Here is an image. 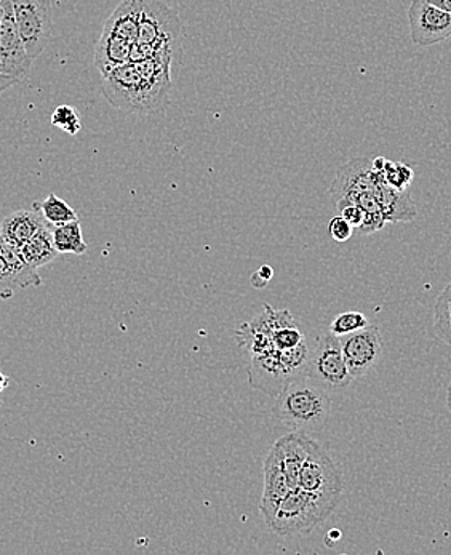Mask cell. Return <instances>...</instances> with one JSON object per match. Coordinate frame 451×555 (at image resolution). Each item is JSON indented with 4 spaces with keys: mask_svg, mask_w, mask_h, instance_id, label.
I'll return each instance as SVG.
<instances>
[{
    "mask_svg": "<svg viewBox=\"0 0 451 555\" xmlns=\"http://www.w3.org/2000/svg\"><path fill=\"white\" fill-rule=\"evenodd\" d=\"M10 385L9 376L3 375V373H0V392L3 391V389L7 388V386Z\"/></svg>",
    "mask_w": 451,
    "mask_h": 555,
    "instance_id": "obj_36",
    "label": "cell"
},
{
    "mask_svg": "<svg viewBox=\"0 0 451 555\" xmlns=\"http://www.w3.org/2000/svg\"><path fill=\"white\" fill-rule=\"evenodd\" d=\"M328 232L332 235L333 241L346 242L355 234V228L339 215V217L333 218L328 223Z\"/></svg>",
    "mask_w": 451,
    "mask_h": 555,
    "instance_id": "obj_31",
    "label": "cell"
},
{
    "mask_svg": "<svg viewBox=\"0 0 451 555\" xmlns=\"http://www.w3.org/2000/svg\"><path fill=\"white\" fill-rule=\"evenodd\" d=\"M12 3L16 28L25 43L29 59L42 55L53 33L52 2L50 0H9Z\"/></svg>",
    "mask_w": 451,
    "mask_h": 555,
    "instance_id": "obj_5",
    "label": "cell"
},
{
    "mask_svg": "<svg viewBox=\"0 0 451 555\" xmlns=\"http://www.w3.org/2000/svg\"><path fill=\"white\" fill-rule=\"evenodd\" d=\"M143 7L144 0H123L117 9L111 13L103 29L117 34L127 42H137Z\"/></svg>",
    "mask_w": 451,
    "mask_h": 555,
    "instance_id": "obj_19",
    "label": "cell"
},
{
    "mask_svg": "<svg viewBox=\"0 0 451 555\" xmlns=\"http://www.w3.org/2000/svg\"><path fill=\"white\" fill-rule=\"evenodd\" d=\"M131 43L117 34L103 29L95 47V66L101 76L131 63Z\"/></svg>",
    "mask_w": 451,
    "mask_h": 555,
    "instance_id": "obj_18",
    "label": "cell"
},
{
    "mask_svg": "<svg viewBox=\"0 0 451 555\" xmlns=\"http://www.w3.org/2000/svg\"><path fill=\"white\" fill-rule=\"evenodd\" d=\"M282 366L287 373L288 379L305 378L308 376L309 359H311V348L305 343L296 346V348L287 349V351H279Z\"/></svg>",
    "mask_w": 451,
    "mask_h": 555,
    "instance_id": "obj_23",
    "label": "cell"
},
{
    "mask_svg": "<svg viewBox=\"0 0 451 555\" xmlns=\"http://www.w3.org/2000/svg\"><path fill=\"white\" fill-rule=\"evenodd\" d=\"M373 186H375V197L378 202L379 210L385 217L386 223H409L416 218V205L410 196V191H399L389 186L383 178L382 171L373 168Z\"/></svg>",
    "mask_w": 451,
    "mask_h": 555,
    "instance_id": "obj_14",
    "label": "cell"
},
{
    "mask_svg": "<svg viewBox=\"0 0 451 555\" xmlns=\"http://www.w3.org/2000/svg\"><path fill=\"white\" fill-rule=\"evenodd\" d=\"M23 258L34 269L43 268L59 257L55 245H53L52 227H43L37 232L31 241L26 242L22 248Z\"/></svg>",
    "mask_w": 451,
    "mask_h": 555,
    "instance_id": "obj_20",
    "label": "cell"
},
{
    "mask_svg": "<svg viewBox=\"0 0 451 555\" xmlns=\"http://www.w3.org/2000/svg\"><path fill=\"white\" fill-rule=\"evenodd\" d=\"M305 341V333L299 330L298 325L279 328L272 335V343H274V349H278V351H287V349L296 348Z\"/></svg>",
    "mask_w": 451,
    "mask_h": 555,
    "instance_id": "obj_28",
    "label": "cell"
},
{
    "mask_svg": "<svg viewBox=\"0 0 451 555\" xmlns=\"http://www.w3.org/2000/svg\"><path fill=\"white\" fill-rule=\"evenodd\" d=\"M0 2H2V0H0Z\"/></svg>",
    "mask_w": 451,
    "mask_h": 555,
    "instance_id": "obj_40",
    "label": "cell"
},
{
    "mask_svg": "<svg viewBox=\"0 0 451 555\" xmlns=\"http://www.w3.org/2000/svg\"><path fill=\"white\" fill-rule=\"evenodd\" d=\"M339 538H342V533H339V531L335 528V530H332L328 534H326L325 540H339Z\"/></svg>",
    "mask_w": 451,
    "mask_h": 555,
    "instance_id": "obj_37",
    "label": "cell"
},
{
    "mask_svg": "<svg viewBox=\"0 0 451 555\" xmlns=\"http://www.w3.org/2000/svg\"><path fill=\"white\" fill-rule=\"evenodd\" d=\"M175 52L162 53L146 62L134 63L143 87L144 116L160 113L171 92V63Z\"/></svg>",
    "mask_w": 451,
    "mask_h": 555,
    "instance_id": "obj_10",
    "label": "cell"
},
{
    "mask_svg": "<svg viewBox=\"0 0 451 555\" xmlns=\"http://www.w3.org/2000/svg\"><path fill=\"white\" fill-rule=\"evenodd\" d=\"M18 288H26L25 282L0 258V296L10 298Z\"/></svg>",
    "mask_w": 451,
    "mask_h": 555,
    "instance_id": "obj_29",
    "label": "cell"
},
{
    "mask_svg": "<svg viewBox=\"0 0 451 555\" xmlns=\"http://www.w3.org/2000/svg\"><path fill=\"white\" fill-rule=\"evenodd\" d=\"M335 506L311 496L301 489H293L279 506L269 528L281 537L308 534L332 516Z\"/></svg>",
    "mask_w": 451,
    "mask_h": 555,
    "instance_id": "obj_3",
    "label": "cell"
},
{
    "mask_svg": "<svg viewBox=\"0 0 451 555\" xmlns=\"http://www.w3.org/2000/svg\"><path fill=\"white\" fill-rule=\"evenodd\" d=\"M34 210L42 215L43 220L49 227H60V224L70 223V221L79 220L76 210L67 205L62 197L56 194H49V197L42 202H34Z\"/></svg>",
    "mask_w": 451,
    "mask_h": 555,
    "instance_id": "obj_22",
    "label": "cell"
},
{
    "mask_svg": "<svg viewBox=\"0 0 451 555\" xmlns=\"http://www.w3.org/2000/svg\"><path fill=\"white\" fill-rule=\"evenodd\" d=\"M180 34V18L173 9L162 0H144L137 42L150 43L157 49H175Z\"/></svg>",
    "mask_w": 451,
    "mask_h": 555,
    "instance_id": "obj_8",
    "label": "cell"
},
{
    "mask_svg": "<svg viewBox=\"0 0 451 555\" xmlns=\"http://www.w3.org/2000/svg\"><path fill=\"white\" fill-rule=\"evenodd\" d=\"M308 376L330 391H343L351 385L352 376L346 366L342 343L332 332L319 336L311 349Z\"/></svg>",
    "mask_w": 451,
    "mask_h": 555,
    "instance_id": "obj_6",
    "label": "cell"
},
{
    "mask_svg": "<svg viewBox=\"0 0 451 555\" xmlns=\"http://www.w3.org/2000/svg\"><path fill=\"white\" fill-rule=\"evenodd\" d=\"M330 196L335 202H349L365 211V221L357 229L360 234H373L385 228L386 220L379 210L373 186L372 160L355 159L339 168L335 181L330 186Z\"/></svg>",
    "mask_w": 451,
    "mask_h": 555,
    "instance_id": "obj_2",
    "label": "cell"
},
{
    "mask_svg": "<svg viewBox=\"0 0 451 555\" xmlns=\"http://www.w3.org/2000/svg\"><path fill=\"white\" fill-rule=\"evenodd\" d=\"M409 23L410 36L416 46H436L451 37V13L427 0H412Z\"/></svg>",
    "mask_w": 451,
    "mask_h": 555,
    "instance_id": "obj_11",
    "label": "cell"
},
{
    "mask_svg": "<svg viewBox=\"0 0 451 555\" xmlns=\"http://www.w3.org/2000/svg\"><path fill=\"white\" fill-rule=\"evenodd\" d=\"M252 285H254L255 288H262L266 287V284L268 282L265 281V279L261 278V275L258 274V272H255L254 275H252Z\"/></svg>",
    "mask_w": 451,
    "mask_h": 555,
    "instance_id": "obj_34",
    "label": "cell"
},
{
    "mask_svg": "<svg viewBox=\"0 0 451 555\" xmlns=\"http://www.w3.org/2000/svg\"><path fill=\"white\" fill-rule=\"evenodd\" d=\"M33 60L26 52L25 43L16 28L12 3H0V74L23 80L31 70Z\"/></svg>",
    "mask_w": 451,
    "mask_h": 555,
    "instance_id": "obj_7",
    "label": "cell"
},
{
    "mask_svg": "<svg viewBox=\"0 0 451 555\" xmlns=\"http://www.w3.org/2000/svg\"><path fill=\"white\" fill-rule=\"evenodd\" d=\"M434 328L439 338L451 348V282L437 296L434 305Z\"/></svg>",
    "mask_w": 451,
    "mask_h": 555,
    "instance_id": "obj_24",
    "label": "cell"
},
{
    "mask_svg": "<svg viewBox=\"0 0 451 555\" xmlns=\"http://www.w3.org/2000/svg\"><path fill=\"white\" fill-rule=\"evenodd\" d=\"M262 470H265V487H262L259 511H261L262 519L269 527L274 520L282 501L292 491L284 464H282L281 453H279L275 443L272 446L271 452L268 453V457H266L265 469Z\"/></svg>",
    "mask_w": 451,
    "mask_h": 555,
    "instance_id": "obj_13",
    "label": "cell"
},
{
    "mask_svg": "<svg viewBox=\"0 0 451 555\" xmlns=\"http://www.w3.org/2000/svg\"><path fill=\"white\" fill-rule=\"evenodd\" d=\"M248 376H250L248 379L250 386L272 397H278L284 391L285 386L291 385V379L279 359L278 349L252 358Z\"/></svg>",
    "mask_w": 451,
    "mask_h": 555,
    "instance_id": "obj_15",
    "label": "cell"
},
{
    "mask_svg": "<svg viewBox=\"0 0 451 555\" xmlns=\"http://www.w3.org/2000/svg\"><path fill=\"white\" fill-rule=\"evenodd\" d=\"M427 2L434 3L439 9L447 10L451 13V0H427Z\"/></svg>",
    "mask_w": 451,
    "mask_h": 555,
    "instance_id": "obj_35",
    "label": "cell"
},
{
    "mask_svg": "<svg viewBox=\"0 0 451 555\" xmlns=\"http://www.w3.org/2000/svg\"><path fill=\"white\" fill-rule=\"evenodd\" d=\"M298 489L335 507L338 506L345 490L342 470L326 452L325 447L315 442L314 439H312L308 457L302 464Z\"/></svg>",
    "mask_w": 451,
    "mask_h": 555,
    "instance_id": "obj_4",
    "label": "cell"
},
{
    "mask_svg": "<svg viewBox=\"0 0 451 555\" xmlns=\"http://www.w3.org/2000/svg\"><path fill=\"white\" fill-rule=\"evenodd\" d=\"M0 3H2V2H0Z\"/></svg>",
    "mask_w": 451,
    "mask_h": 555,
    "instance_id": "obj_41",
    "label": "cell"
},
{
    "mask_svg": "<svg viewBox=\"0 0 451 555\" xmlns=\"http://www.w3.org/2000/svg\"><path fill=\"white\" fill-rule=\"evenodd\" d=\"M258 274L261 275L266 282H269L271 281L272 275H274V271H272L271 266H262V268H259Z\"/></svg>",
    "mask_w": 451,
    "mask_h": 555,
    "instance_id": "obj_33",
    "label": "cell"
},
{
    "mask_svg": "<svg viewBox=\"0 0 451 555\" xmlns=\"http://www.w3.org/2000/svg\"><path fill=\"white\" fill-rule=\"evenodd\" d=\"M53 245L59 254L83 255L87 254V244L83 241L80 221L60 224L52 228Z\"/></svg>",
    "mask_w": 451,
    "mask_h": 555,
    "instance_id": "obj_21",
    "label": "cell"
},
{
    "mask_svg": "<svg viewBox=\"0 0 451 555\" xmlns=\"http://www.w3.org/2000/svg\"><path fill=\"white\" fill-rule=\"evenodd\" d=\"M370 322L362 312L348 311L343 314L336 315L335 321L330 325V332L336 336L349 335L357 330L369 327Z\"/></svg>",
    "mask_w": 451,
    "mask_h": 555,
    "instance_id": "obj_26",
    "label": "cell"
},
{
    "mask_svg": "<svg viewBox=\"0 0 451 555\" xmlns=\"http://www.w3.org/2000/svg\"><path fill=\"white\" fill-rule=\"evenodd\" d=\"M311 442L312 439L308 434L298 433V430L281 437L275 442L292 490L299 487V476H301L302 464H305L309 449H311Z\"/></svg>",
    "mask_w": 451,
    "mask_h": 555,
    "instance_id": "obj_16",
    "label": "cell"
},
{
    "mask_svg": "<svg viewBox=\"0 0 451 555\" xmlns=\"http://www.w3.org/2000/svg\"><path fill=\"white\" fill-rule=\"evenodd\" d=\"M343 356L352 379L369 373L376 365L383 352L382 333L376 325L357 330L349 335L338 336Z\"/></svg>",
    "mask_w": 451,
    "mask_h": 555,
    "instance_id": "obj_12",
    "label": "cell"
},
{
    "mask_svg": "<svg viewBox=\"0 0 451 555\" xmlns=\"http://www.w3.org/2000/svg\"><path fill=\"white\" fill-rule=\"evenodd\" d=\"M52 124L59 127L60 130L66 131L70 137L79 133L80 129H82L79 114H77L73 106H66V104L56 107L55 113L52 114Z\"/></svg>",
    "mask_w": 451,
    "mask_h": 555,
    "instance_id": "obj_27",
    "label": "cell"
},
{
    "mask_svg": "<svg viewBox=\"0 0 451 555\" xmlns=\"http://www.w3.org/2000/svg\"><path fill=\"white\" fill-rule=\"evenodd\" d=\"M338 205L339 214L342 217L351 224L352 228L359 229L365 221V211L362 208L357 207L356 204H349V202H336Z\"/></svg>",
    "mask_w": 451,
    "mask_h": 555,
    "instance_id": "obj_30",
    "label": "cell"
},
{
    "mask_svg": "<svg viewBox=\"0 0 451 555\" xmlns=\"http://www.w3.org/2000/svg\"><path fill=\"white\" fill-rule=\"evenodd\" d=\"M332 412L328 392L314 379H295L278 396L275 415L285 426L298 433H318L323 429Z\"/></svg>",
    "mask_w": 451,
    "mask_h": 555,
    "instance_id": "obj_1",
    "label": "cell"
},
{
    "mask_svg": "<svg viewBox=\"0 0 451 555\" xmlns=\"http://www.w3.org/2000/svg\"><path fill=\"white\" fill-rule=\"evenodd\" d=\"M101 93L116 109L144 116L143 87H141V76L134 63L117 67L104 76Z\"/></svg>",
    "mask_w": 451,
    "mask_h": 555,
    "instance_id": "obj_9",
    "label": "cell"
},
{
    "mask_svg": "<svg viewBox=\"0 0 451 555\" xmlns=\"http://www.w3.org/2000/svg\"><path fill=\"white\" fill-rule=\"evenodd\" d=\"M383 178L389 186L396 188L399 191H409L415 171L410 165L403 163H392V160L385 159L382 170Z\"/></svg>",
    "mask_w": 451,
    "mask_h": 555,
    "instance_id": "obj_25",
    "label": "cell"
},
{
    "mask_svg": "<svg viewBox=\"0 0 451 555\" xmlns=\"http://www.w3.org/2000/svg\"><path fill=\"white\" fill-rule=\"evenodd\" d=\"M449 388H451V383H450V386H449Z\"/></svg>",
    "mask_w": 451,
    "mask_h": 555,
    "instance_id": "obj_39",
    "label": "cell"
},
{
    "mask_svg": "<svg viewBox=\"0 0 451 555\" xmlns=\"http://www.w3.org/2000/svg\"><path fill=\"white\" fill-rule=\"evenodd\" d=\"M447 409H449L451 413V388H449V392H447Z\"/></svg>",
    "mask_w": 451,
    "mask_h": 555,
    "instance_id": "obj_38",
    "label": "cell"
},
{
    "mask_svg": "<svg viewBox=\"0 0 451 555\" xmlns=\"http://www.w3.org/2000/svg\"><path fill=\"white\" fill-rule=\"evenodd\" d=\"M43 227H47L46 220L34 208L33 210L13 211L0 223V238L22 248Z\"/></svg>",
    "mask_w": 451,
    "mask_h": 555,
    "instance_id": "obj_17",
    "label": "cell"
},
{
    "mask_svg": "<svg viewBox=\"0 0 451 555\" xmlns=\"http://www.w3.org/2000/svg\"><path fill=\"white\" fill-rule=\"evenodd\" d=\"M16 82H20V80H16L15 77L5 76V74H0V95H2L3 92H7V90L12 89V87L15 86Z\"/></svg>",
    "mask_w": 451,
    "mask_h": 555,
    "instance_id": "obj_32",
    "label": "cell"
}]
</instances>
